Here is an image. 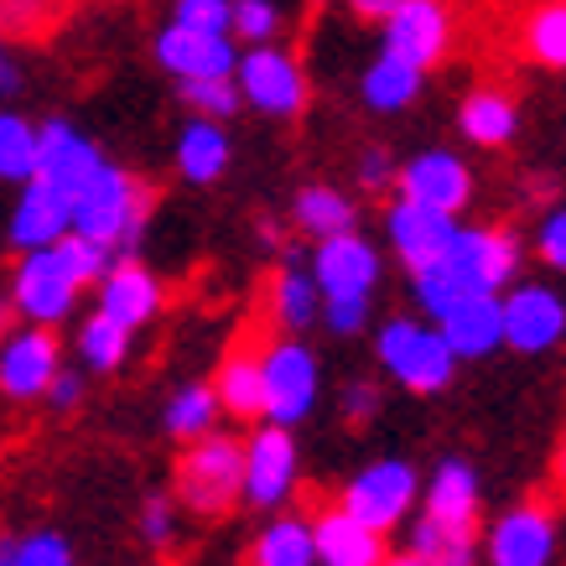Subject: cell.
<instances>
[{
	"instance_id": "1",
	"label": "cell",
	"mask_w": 566,
	"mask_h": 566,
	"mask_svg": "<svg viewBox=\"0 0 566 566\" xmlns=\"http://www.w3.org/2000/svg\"><path fill=\"white\" fill-rule=\"evenodd\" d=\"M146 213H151V198L136 177L115 167V161H99L88 182L73 192V234L84 240L109 244L115 255H136L140 229H146Z\"/></svg>"
},
{
	"instance_id": "2",
	"label": "cell",
	"mask_w": 566,
	"mask_h": 566,
	"mask_svg": "<svg viewBox=\"0 0 566 566\" xmlns=\"http://www.w3.org/2000/svg\"><path fill=\"white\" fill-rule=\"evenodd\" d=\"M240 479H244V442L203 431V437H192V452L182 458L177 494H182L192 515H223L240 499Z\"/></svg>"
},
{
	"instance_id": "3",
	"label": "cell",
	"mask_w": 566,
	"mask_h": 566,
	"mask_svg": "<svg viewBox=\"0 0 566 566\" xmlns=\"http://www.w3.org/2000/svg\"><path fill=\"white\" fill-rule=\"evenodd\" d=\"M379 364L390 369L411 395H437L452 379L458 359L437 327H416L411 317H395V323L379 327Z\"/></svg>"
},
{
	"instance_id": "4",
	"label": "cell",
	"mask_w": 566,
	"mask_h": 566,
	"mask_svg": "<svg viewBox=\"0 0 566 566\" xmlns=\"http://www.w3.org/2000/svg\"><path fill=\"white\" fill-rule=\"evenodd\" d=\"M317 400V359L307 344L281 338L260 354V416L275 427H296Z\"/></svg>"
},
{
	"instance_id": "5",
	"label": "cell",
	"mask_w": 566,
	"mask_h": 566,
	"mask_svg": "<svg viewBox=\"0 0 566 566\" xmlns=\"http://www.w3.org/2000/svg\"><path fill=\"white\" fill-rule=\"evenodd\" d=\"M11 312H21L27 323L57 327L63 317H73V302H78V281L63 265V255L42 244V250H21V265L11 275Z\"/></svg>"
},
{
	"instance_id": "6",
	"label": "cell",
	"mask_w": 566,
	"mask_h": 566,
	"mask_svg": "<svg viewBox=\"0 0 566 566\" xmlns=\"http://www.w3.org/2000/svg\"><path fill=\"white\" fill-rule=\"evenodd\" d=\"M234 88H240V99H250L255 109L275 115V120H292V115H302V104H307L302 63H296L292 52L271 48V42H255L250 52H240Z\"/></svg>"
},
{
	"instance_id": "7",
	"label": "cell",
	"mask_w": 566,
	"mask_h": 566,
	"mask_svg": "<svg viewBox=\"0 0 566 566\" xmlns=\"http://www.w3.org/2000/svg\"><path fill=\"white\" fill-rule=\"evenodd\" d=\"M57 369H63V344H57L52 327H11L0 338V395L6 400H17V406L42 400V390H48V379Z\"/></svg>"
},
{
	"instance_id": "8",
	"label": "cell",
	"mask_w": 566,
	"mask_h": 566,
	"mask_svg": "<svg viewBox=\"0 0 566 566\" xmlns=\"http://www.w3.org/2000/svg\"><path fill=\"white\" fill-rule=\"evenodd\" d=\"M442 260L463 275L468 292H499V286H515L520 240L510 229H452Z\"/></svg>"
},
{
	"instance_id": "9",
	"label": "cell",
	"mask_w": 566,
	"mask_h": 566,
	"mask_svg": "<svg viewBox=\"0 0 566 566\" xmlns=\"http://www.w3.org/2000/svg\"><path fill=\"white\" fill-rule=\"evenodd\" d=\"M416 504V468L400 458H379L375 468H364L359 479L344 489V510L375 531H390L406 520V510Z\"/></svg>"
},
{
	"instance_id": "10",
	"label": "cell",
	"mask_w": 566,
	"mask_h": 566,
	"mask_svg": "<svg viewBox=\"0 0 566 566\" xmlns=\"http://www.w3.org/2000/svg\"><path fill=\"white\" fill-rule=\"evenodd\" d=\"M99 161H104V151L84 136V130H73L69 120L36 125V167H32V177L36 182H48L52 192H63L69 203H73V192L84 188L88 172H94Z\"/></svg>"
},
{
	"instance_id": "11",
	"label": "cell",
	"mask_w": 566,
	"mask_h": 566,
	"mask_svg": "<svg viewBox=\"0 0 566 566\" xmlns=\"http://www.w3.org/2000/svg\"><path fill=\"white\" fill-rule=\"evenodd\" d=\"M296 483V442H292V427H260L244 447V479H240V494L255 504V510H271L281 499L292 494Z\"/></svg>"
},
{
	"instance_id": "12",
	"label": "cell",
	"mask_w": 566,
	"mask_h": 566,
	"mask_svg": "<svg viewBox=\"0 0 566 566\" xmlns=\"http://www.w3.org/2000/svg\"><path fill=\"white\" fill-rule=\"evenodd\" d=\"M499 312H504V344L520 354H546L562 344L566 302L551 286H515L510 296H499Z\"/></svg>"
},
{
	"instance_id": "13",
	"label": "cell",
	"mask_w": 566,
	"mask_h": 566,
	"mask_svg": "<svg viewBox=\"0 0 566 566\" xmlns=\"http://www.w3.org/2000/svg\"><path fill=\"white\" fill-rule=\"evenodd\" d=\"M312 281H317V292H323V296H369L379 286V255H375V244L359 240L354 229L317 240Z\"/></svg>"
},
{
	"instance_id": "14",
	"label": "cell",
	"mask_w": 566,
	"mask_h": 566,
	"mask_svg": "<svg viewBox=\"0 0 566 566\" xmlns=\"http://www.w3.org/2000/svg\"><path fill=\"white\" fill-rule=\"evenodd\" d=\"M156 63L177 78H234L240 48L229 32H192V27H167L156 36Z\"/></svg>"
},
{
	"instance_id": "15",
	"label": "cell",
	"mask_w": 566,
	"mask_h": 566,
	"mask_svg": "<svg viewBox=\"0 0 566 566\" xmlns=\"http://www.w3.org/2000/svg\"><path fill=\"white\" fill-rule=\"evenodd\" d=\"M385 52L406 57L411 69L427 73L447 52V11L442 0H395V11L385 21Z\"/></svg>"
},
{
	"instance_id": "16",
	"label": "cell",
	"mask_w": 566,
	"mask_h": 566,
	"mask_svg": "<svg viewBox=\"0 0 566 566\" xmlns=\"http://www.w3.org/2000/svg\"><path fill=\"white\" fill-rule=\"evenodd\" d=\"M400 198L442 208V213H463L473 198V177L452 151H421L416 161L400 167Z\"/></svg>"
},
{
	"instance_id": "17",
	"label": "cell",
	"mask_w": 566,
	"mask_h": 566,
	"mask_svg": "<svg viewBox=\"0 0 566 566\" xmlns=\"http://www.w3.org/2000/svg\"><path fill=\"white\" fill-rule=\"evenodd\" d=\"M94 286H99V312L115 317V323H125L130 333L151 323L156 307H161V286H156V275L146 271L136 255H115L109 271H104Z\"/></svg>"
},
{
	"instance_id": "18",
	"label": "cell",
	"mask_w": 566,
	"mask_h": 566,
	"mask_svg": "<svg viewBox=\"0 0 566 566\" xmlns=\"http://www.w3.org/2000/svg\"><path fill=\"white\" fill-rule=\"evenodd\" d=\"M437 333L447 338L452 359H483L504 344V312H499V292H473L458 307H447L437 317Z\"/></svg>"
},
{
	"instance_id": "19",
	"label": "cell",
	"mask_w": 566,
	"mask_h": 566,
	"mask_svg": "<svg viewBox=\"0 0 566 566\" xmlns=\"http://www.w3.org/2000/svg\"><path fill=\"white\" fill-rule=\"evenodd\" d=\"M385 229H390V244L395 255L406 260V265H427V260H437L447 250V240H452V229H458V213H442V208H427V203H411V198H400V203L390 208V219H385Z\"/></svg>"
},
{
	"instance_id": "20",
	"label": "cell",
	"mask_w": 566,
	"mask_h": 566,
	"mask_svg": "<svg viewBox=\"0 0 566 566\" xmlns=\"http://www.w3.org/2000/svg\"><path fill=\"white\" fill-rule=\"evenodd\" d=\"M556 525L546 510H510L489 531V566H551Z\"/></svg>"
},
{
	"instance_id": "21",
	"label": "cell",
	"mask_w": 566,
	"mask_h": 566,
	"mask_svg": "<svg viewBox=\"0 0 566 566\" xmlns=\"http://www.w3.org/2000/svg\"><path fill=\"white\" fill-rule=\"evenodd\" d=\"M73 223V203L63 198V192H52L48 182H36V177H27L21 182V198L17 208H11V244L17 250H42V244H57L63 234H69Z\"/></svg>"
},
{
	"instance_id": "22",
	"label": "cell",
	"mask_w": 566,
	"mask_h": 566,
	"mask_svg": "<svg viewBox=\"0 0 566 566\" xmlns=\"http://www.w3.org/2000/svg\"><path fill=\"white\" fill-rule=\"evenodd\" d=\"M317 566H379L385 562V531L354 520L348 510H327L312 520Z\"/></svg>"
},
{
	"instance_id": "23",
	"label": "cell",
	"mask_w": 566,
	"mask_h": 566,
	"mask_svg": "<svg viewBox=\"0 0 566 566\" xmlns=\"http://www.w3.org/2000/svg\"><path fill=\"white\" fill-rule=\"evenodd\" d=\"M427 515L452 531H479V473L463 458H447L427 483Z\"/></svg>"
},
{
	"instance_id": "24",
	"label": "cell",
	"mask_w": 566,
	"mask_h": 566,
	"mask_svg": "<svg viewBox=\"0 0 566 566\" xmlns=\"http://www.w3.org/2000/svg\"><path fill=\"white\" fill-rule=\"evenodd\" d=\"M223 167H229V136H223L219 120L198 115V120L177 136V172L188 177V182H198V188H208V182L223 177Z\"/></svg>"
},
{
	"instance_id": "25",
	"label": "cell",
	"mask_w": 566,
	"mask_h": 566,
	"mask_svg": "<svg viewBox=\"0 0 566 566\" xmlns=\"http://www.w3.org/2000/svg\"><path fill=\"white\" fill-rule=\"evenodd\" d=\"M421 94V69H411L406 57H395V52H379L369 73H364V104L379 109V115H395V109H406V104Z\"/></svg>"
},
{
	"instance_id": "26",
	"label": "cell",
	"mask_w": 566,
	"mask_h": 566,
	"mask_svg": "<svg viewBox=\"0 0 566 566\" xmlns=\"http://www.w3.org/2000/svg\"><path fill=\"white\" fill-rule=\"evenodd\" d=\"M515 130H520V115H515V99H510V94H499V88L468 94L463 136L473 140V146H504V140H515Z\"/></svg>"
},
{
	"instance_id": "27",
	"label": "cell",
	"mask_w": 566,
	"mask_h": 566,
	"mask_svg": "<svg viewBox=\"0 0 566 566\" xmlns=\"http://www.w3.org/2000/svg\"><path fill=\"white\" fill-rule=\"evenodd\" d=\"M255 566H317V546H312V520L281 515L265 525L255 541Z\"/></svg>"
},
{
	"instance_id": "28",
	"label": "cell",
	"mask_w": 566,
	"mask_h": 566,
	"mask_svg": "<svg viewBox=\"0 0 566 566\" xmlns=\"http://www.w3.org/2000/svg\"><path fill=\"white\" fill-rule=\"evenodd\" d=\"M213 395H219V411L234 416V421H255L260 416V359L255 354H229L213 379Z\"/></svg>"
},
{
	"instance_id": "29",
	"label": "cell",
	"mask_w": 566,
	"mask_h": 566,
	"mask_svg": "<svg viewBox=\"0 0 566 566\" xmlns=\"http://www.w3.org/2000/svg\"><path fill=\"white\" fill-rule=\"evenodd\" d=\"M411 556H416V562H427V566H473V562H479V551H473V531L437 525L431 515L416 520Z\"/></svg>"
},
{
	"instance_id": "30",
	"label": "cell",
	"mask_w": 566,
	"mask_h": 566,
	"mask_svg": "<svg viewBox=\"0 0 566 566\" xmlns=\"http://www.w3.org/2000/svg\"><path fill=\"white\" fill-rule=\"evenodd\" d=\"M125 354H130V327L115 323V317H104V312L84 317V327H78V359H84L88 369L109 375V369L125 364Z\"/></svg>"
},
{
	"instance_id": "31",
	"label": "cell",
	"mask_w": 566,
	"mask_h": 566,
	"mask_svg": "<svg viewBox=\"0 0 566 566\" xmlns=\"http://www.w3.org/2000/svg\"><path fill=\"white\" fill-rule=\"evenodd\" d=\"M219 395H213V385H188V390H177L172 400H167V437H177V442H192V437H203V431H213V421H219Z\"/></svg>"
},
{
	"instance_id": "32",
	"label": "cell",
	"mask_w": 566,
	"mask_h": 566,
	"mask_svg": "<svg viewBox=\"0 0 566 566\" xmlns=\"http://www.w3.org/2000/svg\"><path fill=\"white\" fill-rule=\"evenodd\" d=\"M275 323L292 327V333H302V327L317 323V312H323V292H317V281L302 271H281L275 275Z\"/></svg>"
},
{
	"instance_id": "33",
	"label": "cell",
	"mask_w": 566,
	"mask_h": 566,
	"mask_svg": "<svg viewBox=\"0 0 566 566\" xmlns=\"http://www.w3.org/2000/svg\"><path fill=\"white\" fill-rule=\"evenodd\" d=\"M296 223H302V234H312V240L344 234V229H354V203L333 188H307L296 198Z\"/></svg>"
},
{
	"instance_id": "34",
	"label": "cell",
	"mask_w": 566,
	"mask_h": 566,
	"mask_svg": "<svg viewBox=\"0 0 566 566\" xmlns=\"http://www.w3.org/2000/svg\"><path fill=\"white\" fill-rule=\"evenodd\" d=\"M36 167V125L17 109H0V177L27 182Z\"/></svg>"
},
{
	"instance_id": "35",
	"label": "cell",
	"mask_w": 566,
	"mask_h": 566,
	"mask_svg": "<svg viewBox=\"0 0 566 566\" xmlns=\"http://www.w3.org/2000/svg\"><path fill=\"white\" fill-rule=\"evenodd\" d=\"M411 281H416L411 292H416V302H421V312H427V317H442L447 307H458L463 296H473V292L463 286V275L452 271L442 255L427 260V265H416Z\"/></svg>"
},
{
	"instance_id": "36",
	"label": "cell",
	"mask_w": 566,
	"mask_h": 566,
	"mask_svg": "<svg viewBox=\"0 0 566 566\" xmlns=\"http://www.w3.org/2000/svg\"><path fill=\"white\" fill-rule=\"evenodd\" d=\"M525 48H531L535 63L546 69H566V0H551L531 17L525 27Z\"/></svg>"
},
{
	"instance_id": "37",
	"label": "cell",
	"mask_w": 566,
	"mask_h": 566,
	"mask_svg": "<svg viewBox=\"0 0 566 566\" xmlns=\"http://www.w3.org/2000/svg\"><path fill=\"white\" fill-rule=\"evenodd\" d=\"M52 250L63 255V265L73 271V281H78V286H94V281L109 271V260H115V250H109V244L84 240V234H73V229L57 244H52Z\"/></svg>"
},
{
	"instance_id": "38",
	"label": "cell",
	"mask_w": 566,
	"mask_h": 566,
	"mask_svg": "<svg viewBox=\"0 0 566 566\" xmlns=\"http://www.w3.org/2000/svg\"><path fill=\"white\" fill-rule=\"evenodd\" d=\"M182 99L208 120H229L240 109V88H234V78H182Z\"/></svg>"
},
{
	"instance_id": "39",
	"label": "cell",
	"mask_w": 566,
	"mask_h": 566,
	"mask_svg": "<svg viewBox=\"0 0 566 566\" xmlns=\"http://www.w3.org/2000/svg\"><path fill=\"white\" fill-rule=\"evenodd\" d=\"M275 27H281V11H275L271 0H234L229 6V36H244L250 48L271 42Z\"/></svg>"
},
{
	"instance_id": "40",
	"label": "cell",
	"mask_w": 566,
	"mask_h": 566,
	"mask_svg": "<svg viewBox=\"0 0 566 566\" xmlns=\"http://www.w3.org/2000/svg\"><path fill=\"white\" fill-rule=\"evenodd\" d=\"M11 566H73V546L57 531H32L17 535V551H11Z\"/></svg>"
},
{
	"instance_id": "41",
	"label": "cell",
	"mask_w": 566,
	"mask_h": 566,
	"mask_svg": "<svg viewBox=\"0 0 566 566\" xmlns=\"http://www.w3.org/2000/svg\"><path fill=\"white\" fill-rule=\"evenodd\" d=\"M338 338H354L369 327V296H323V312H317Z\"/></svg>"
},
{
	"instance_id": "42",
	"label": "cell",
	"mask_w": 566,
	"mask_h": 566,
	"mask_svg": "<svg viewBox=\"0 0 566 566\" xmlns=\"http://www.w3.org/2000/svg\"><path fill=\"white\" fill-rule=\"evenodd\" d=\"M229 6L234 0H177L172 21L192 27V32H229Z\"/></svg>"
},
{
	"instance_id": "43",
	"label": "cell",
	"mask_w": 566,
	"mask_h": 566,
	"mask_svg": "<svg viewBox=\"0 0 566 566\" xmlns=\"http://www.w3.org/2000/svg\"><path fill=\"white\" fill-rule=\"evenodd\" d=\"M172 525H177L172 499H167V494L146 499V510H140V535H146L151 546H167V541H172Z\"/></svg>"
},
{
	"instance_id": "44",
	"label": "cell",
	"mask_w": 566,
	"mask_h": 566,
	"mask_svg": "<svg viewBox=\"0 0 566 566\" xmlns=\"http://www.w3.org/2000/svg\"><path fill=\"white\" fill-rule=\"evenodd\" d=\"M42 400H48L52 411H73V406L84 400V375H78V369H57V375L48 379Z\"/></svg>"
},
{
	"instance_id": "45",
	"label": "cell",
	"mask_w": 566,
	"mask_h": 566,
	"mask_svg": "<svg viewBox=\"0 0 566 566\" xmlns=\"http://www.w3.org/2000/svg\"><path fill=\"white\" fill-rule=\"evenodd\" d=\"M541 260L556 265V271H566V208L546 213V223H541Z\"/></svg>"
},
{
	"instance_id": "46",
	"label": "cell",
	"mask_w": 566,
	"mask_h": 566,
	"mask_svg": "<svg viewBox=\"0 0 566 566\" xmlns=\"http://www.w3.org/2000/svg\"><path fill=\"white\" fill-rule=\"evenodd\" d=\"M48 11V0H0V27L6 32H32Z\"/></svg>"
},
{
	"instance_id": "47",
	"label": "cell",
	"mask_w": 566,
	"mask_h": 566,
	"mask_svg": "<svg viewBox=\"0 0 566 566\" xmlns=\"http://www.w3.org/2000/svg\"><path fill=\"white\" fill-rule=\"evenodd\" d=\"M359 182H364V188H390V182H395L390 151H379V146H375V151H364L359 156Z\"/></svg>"
},
{
	"instance_id": "48",
	"label": "cell",
	"mask_w": 566,
	"mask_h": 566,
	"mask_svg": "<svg viewBox=\"0 0 566 566\" xmlns=\"http://www.w3.org/2000/svg\"><path fill=\"white\" fill-rule=\"evenodd\" d=\"M375 406H379V395H375V385H369V379H354V385L344 390V411L354 416V421H364Z\"/></svg>"
},
{
	"instance_id": "49",
	"label": "cell",
	"mask_w": 566,
	"mask_h": 566,
	"mask_svg": "<svg viewBox=\"0 0 566 566\" xmlns=\"http://www.w3.org/2000/svg\"><path fill=\"white\" fill-rule=\"evenodd\" d=\"M348 6H354L364 21H385L395 11V0H348Z\"/></svg>"
},
{
	"instance_id": "50",
	"label": "cell",
	"mask_w": 566,
	"mask_h": 566,
	"mask_svg": "<svg viewBox=\"0 0 566 566\" xmlns=\"http://www.w3.org/2000/svg\"><path fill=\"white\" fill-rule=\"evenodd\" d=\"M6 88H17V69L6 63V48H0V94H6Z\"/></svg>"
},
{
	"instance_id": "51",
	"label": "cell",
	"mask_w": 566,
	"mask_h": 566,
	"mask_svg": "<svg viewBox=\"0 0 566 566\" xmlns=\"http://www.w3.org/2000/svg\"><path fill=\"white\" fill-rule=\"evenodd\" d=\"M11 551H17V535H0V566H11Z\"/></svg>"
},
{
	"instance_id": "52",
	"label": "cell",
	"mask_w": 566,
	"mask_h": 566,
	"mask_svg": "<svg viewBox=\"0 0 566 566\" xmlns=\"http://www.w3.org/2000/svg\"><path fill=\"white\" fill-rule=\"evenodd\" d=\"M6 333H11V302L0 296V338H6Z\"/></svg>"
},
{
	"instance_id": "53",
	"label": "cell",
	"mask_w": 566,
	"mask_h": 566,
	"mask_svg": "<svg viewBox=\"0 0 566 566\" xmlns=\"http://www.w3.org/2000/svg\"><path fill=\"white\" fill-rule=\"evenodd\" d=\"M379 566H427V562H416L411 551H406V556H390V562H379Z\"/></svg>"
}]
</instances>
